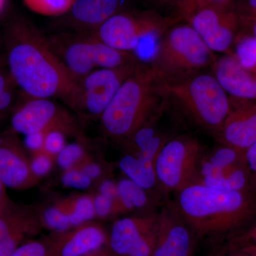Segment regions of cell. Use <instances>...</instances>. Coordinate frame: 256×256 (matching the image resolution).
Segmentation results:
<instances>
[{
    "label": "cell",
    "mask_w": 256,
    "mask_h": 256,
    "mask_svg": "<svg viewBox=\"0 0 256 256\" xmlns=\"http://www.w3.org/2000/svg\"><path fill=\"white\" fill-rule=\"evenodd\" d=\"M4 44L10 76L28 98H58L70 108L77 88L72 76L50 48L48 38L22 16L5 26Z\"/></svg>",
    "instance_id": "obj_1"
},
{
    "label": "cell",
    "mask_w": 256,
    "mask_h": 256,
    "mask_svg": "<svg viewBox=\"0 0 256 256\" xmlns=\"http://www.w3.org/2000/svg\"><path fill=\"white\" fill-rule=\"evenodd\" d=\"M176 194L175 205L196 237L232 234L256 216V194L210 188L200 183Z\"/></svg>",
    "instance_id": "obj_2"
},
{
    "label": "cell",
    "mask_w": 256,
    "mask_h": 256,
    "mask_svg": "<svg viewBox=\"0 0 256 256\" xmlns=\"http://www.w3.org/2000/svg\"><path fill=\"white\" fill-rule=\"evenodd\" d=\"M158 84L148 64H138L100 118L107 137L122 142L160 116L166 104Z\"/></svg>",
    "instance_id": "obj_3"
},
{
    "label": "cell",
    "mask_w": 256,
    "mask_h": 256,
    "mask_svg": "<svg viewBox=\"0 0 256 256\" xmlns=\"http://www.w3.org/2000/svg\"><path fill=\"white\" fill-rule=\"evenodd\" d=\"M166 104H172L198 128L214 136L230 109V99L213 74L203 72L174 82H159Z\"/></svg>",
    "instance_id": "obj_4"
},
{
    "label": "cell",
    "mask_w": 256,
    "mask_h": 256,
    "mask_svg": "<svg viewBox=\"0 0 256 256\" xmlns=\"http://www.w3.org/2000/svg\"><path fill=\"white\" fill-rule=\"evenodd\" d=\"M216 57L188 24H175L160 37L148 64L159 82H174L212 67Z\"/></svg>",
    "instance_id": "obj_5"
},
{
    "label": "cell",
    "mask_w": 256,
    "mask_h": 256,
    "mask_svg": "<svg viewBox=\"0 0 256 256\" xmlns=\"http://www.w3.org/2000/svg\"><path fill=\"white\" fill-rule=\"evenodd\" d=\"M181 20L151 11H120L90 33L106 44L132 53L141 63L148 64L162 35Z\"/></svg>",
    "instance_id": "obj_6"
},
{
    "label": "cell",
    "mask_w": 256,
    "mask_h": 256,
    "mask_svg": "<svg viewBox=\"0 0 256 256\" xmlns=\"http://www.w3.org/2000/svg\"><path fill=\"white\" fill-rule=\"evenodd\" d=\"M47 38L56 56L77 82L96 69L118 68L139 62L132 53L109 46L90 32L68 31Z\"/></svg>",
    "instance_id": "obj_7"
},
{
    "label": "cell",
    "mask_w": 256,
    "mask_h": 256,
    "mask_svg": "<svg viewBox=\"0 0 256 256\" xmlns=\"http://www.w3.org/2000/svg\"><path fill=\"white\" fill-rule=\"evenodd\" d=\"M205 152L200 141L192 136L170 138L156 156L154 168L158 186L164 193H176L194 183Z\"/></svg>",
    "instance_id": "obj_8"
},
{
    "label": "cell",
    "mask_w": 256,
    "mask_h": 256,
    "mask_svg": "<svg viewBox=\"0 0 256 256\" xmlns=\"http://www.w3.org/2000/svg\"><path fill=\"white\" fill-rule=\"evenodd\" d=\"M158 118L153 119L122 141L124 154L118 164L127 178L148 192L158 186L154 168L156 156L170 139L156 128Z\"/></svg>",
    "instance_id": "obj_9"
},
{
    "label": "cell",
    "mask_w": 256,
    "mask_h": 256,
    "mask_svg": "<svg viewBox=\"0 0 256 256\" xmlns=\"http://www.w3.org/2000/svg\"><path fill=\"white\" fill-rule=\"evenodd\" d=\"M138 63L112 68H98L80 78L70 108L82 117L100 119Z\"/></svg>",
    "instance_id": "obj_10"
},
{
    "label": "cell",
    "mask_w": 256,
    "mask_h": 256,
    "mask_svg": "<svg viewBox=\"0 0 256 256\" xmlns=\"http://www.w3.org/2000/svg\"><path fill=\"white\" fill-rule=\"evenodd\" d=\"M245 152L223 144L205 152L194 183L220 190L252 191Z\"/></svg>",
    "instance_id": "obj_11"
},
{
    "label": "cell",
    "mask_w": 256,
    "mask_h": 256,
    "mask_svg": "<svg viewBox=\"0 0 256 256\" xmlns=\"http://www.w3.org/2000/svg\"><path fill=\"white\" fill-rule=\"evenodd\" d=\"M10 128L24 136L60 130L67 136L84 138L78 120L52 98H28L12 112Z\"/></svg>",
    "instance_id": "obj_12"
},
{
    "label": "cell",
    "mask_w": 256,
    "mask_h": 256,
    "mask_svg": "<svg viewBox=\"0 0 256 256\" xmlns=\"http://www.w3.org/2000/svg\"><path fill=\"white\" fill-rule=\"evenodd\" d=\"M158 235V212L114 220L107 246L117 256H152Z\"/></svg>",
    "instance_id": "obj_13"
},
{
    "label": "cell",
    "mask_w": 256,
    "mask_h": 256,
    "mask_svg": "<svg viewBox=\"0 0 256 256\" xmlns=\"http://www.w3.org/2000/svg\"><path fill=\"white\" fill-rule=\"evenodd\" d=\"M186 21L212 52L224 54L232 53L230 48L238 35V20L227 10V4L198 10Z\"/></svg>",
    "instance_id": "obj_14"
},
{
    "label": "cell",
    "mask_w": 256,
    "mask_h": 256,
    "mask_svg": "<svg viewBox=\"0 0 256 256\" xmlns=\"http://www.w3.org/2000/svg\"><path fill=\"white\" fill-rule=\"evenodd\" d=\"M196 238L174 201H165L158 212V235L152 256H192Z\"/></svg>",
    "instance_id": "obj_15"
},
{
    "label": "cell",
    "mask_w": 256,
    "mask_h": 256,
    "mask_svg": "<svg viewBox=\"0 0 256 256\" xmlns=\"http://www.w3.org/2000/svg\"><path fill=\"white\" fill-rule=\"evenodd\" d=\"M38 207L12 202L0 214V256H10L41 233Z\"/></svg>",
    "instance_id": "obj_16"
},
{
    "label": "cell",
    "mask_w": 256,
    "mask_h": 256,
    "mask_svg": "<svg viewBox=\"0 0 256 256\" xmlns=\"http://www.w3.org/2000/svg\"><path fill=\"white\" fill-rule=\"evenodd\" d=\"M18 134L11 128L0 132V180L6 188L23 190L40 178L32 172L30 154Z\"/></svg>",
    "instance_id": "obj_17"
},
{
    "label": "cell",
    "mask_w": 256,
    "mask_h": 256,
    "mask_svg": "<svg viewBox=\"0 0 256 256\" xmlns=\"http://www.w3.org/2000/svg\"><path fill=\"white\" fill-rule=\"evenodd\" d=\"M230 109L214 137L220 144L246 152L256 142V102L229 96Z\"/></svg>",
    "instance_id": "obj_18"
},
{
    "label": "cell",
    "mask_w": 256,
    "mask_h": 256,
    "mask_svg": "<svg viewBox=\"0 0 256 256\" xmlns=\"http://www.w3.org/2000/svg\"><path fill=\"white\" fill-rule=\"evenodd\" d=\"M52 256H82L107 245L108 234L95 220L48 236Z\"/></svg>",
    "instance_id": "obj_19"
},
{
    "label": "cell",
    "mask_w": 256,
    "mask_h": 256,
    "mask_svg": "<svg viewBox=\"0 0 256 256\" xmlns=\"http://www.w3.org/2000/svg\"><path fill=\"white\" fill-rule=\"evenodd\" d=\"M120 9L121 0H76L60 22L70 32H94Z\"/></svg>",
    "instance_id": "obj_20"
},
{
    "label": "cell",
    "mask_w": 256,
    "mask_h": 256,
    "mask_svg": "<svg viewBox=\"0 0 256 256\" xmlns=\"http://www.w3.org/2000/svg\"><path fill=\"white\" fill-rule=\"evenodd\" d=\"M212 68L229 96L256 102V76L242 68L232 53L217 58Z\"/></svg>",
    "instance_id": "obj_21"
},
{
    "label": "cell",
    "mask_w": 256,
    "mask_h": 256,
    "mask_svg": "<svg viewBox=\"0 0 256 256\" xmlns=\"http://www.w3.org/2000/svg\"><path fill=\"white\" fill-rule=\"evenodd\" d=\"M55 203L70 216L73 227L96 218L92 195H75L57 200Z\"/></svg>",
    "instance_id": "obj_22"
},
{
    "label": "cell",
    "mask_w": 256,
    "mask_h": 256,
    "mask_svg": "<svg viewBox=\"0 0 256 256\" xmlns=\"http://www.w3.org/2000/svg\"><path fill=\"white\" fill-rule=\"evenodd\" d=\"M118 198L124 214L142 210L149 202L148 191L126 176L117 182Z\"/></svg>",
    "instance_id": "obj_23"
},
{
    "label": "cell",
    "mask_w": 256,
    "mask_h": 256,
    "mask_svg": "<svg viewBox=\"0 0 256 256\" xmlns=\"http://www.w3.org/2000/svg\"><path fill=\"white\" fill-rule=\"evenodd\" d=\"M232 52L239 64L256 76V38L252 35H238Z\"/></svg>",
    "instance_id": "obj_24"
},
{
    "label": "cell",
    "mask_w": 256,
    "mask_h": 256,
    "mask_svg": "<svg viewBox=\"0 0 256 256\" xmlns=\"http://www.w3.org/2000/svg\"><path fill=\"white\" fill-rule=\"evenodd\" d=\"M40 220L43 228L52 232H60L73 228L70 216L60 210L56 204L38 208Z\"/></svg>",
    "instance_id": "obj_25"
},
{
    "label": "cell",
    "mask_w": 256,
    "mask_h": 256,
    "mask_svg": "<svg viewBox=\"0 0 256 256\" xmlns=\"http://www.w3.org/2000/svg\"><path fill=\"white\" fill-rule=\"evenodd\" d=\"M76 0H22L25 6L33 12L47 16L65 14Z\"/></svg>",
    "instance_id": "obj_26"
},
{
    "label": "cell",
    "mask_w": 256,
    "mask_h": 256,
    "mask_svg": "<svg viewBox=\"0 0 256 256\" xmlns=\"http://www.w3.org/2000/svg\"><path fill=\"white\" fill-rule=\"evenodd\" d=\"M85 146L80 142L66 144L56 156V162L60 169L65 170L76 168L86 160L90 159Z\"/></svg>",
    "instance_id": "obj_27"
},
{
    "label": "cell",
    "mask_w": 256,
    "mask_h": 256,
    "mask_svg": "<svg viewBox=\"0 0 256 256\" xmlns=\"http://www.w3.org/2000/svg\"><path fill=\"white\" fill-rule=\"evenodd\" d=\"M15 85L8 70L0 68V124L11 112L14 104Z\"/></svg>",
    "instance_id": "obj_28"
},
{
    "label": "cell",
    "mask_w": 256,
    "mask_h": 256,
    "mask_svg": "<svg viewBox=\"0 0 256 256\" xmlns=\"http://www.w3.org/2000/svg\"><path fill=\"white\" fill-rule=\"evenodd\" d=\"M229 0H183L175 8L176 18L186 20L194 13L208 6L228 4Z\"/></svg>",
    "instance_id": "obj_29"
},
{
    "label": "cell",
    "mask_w": 256,
    "mask_h": 256,
    "mask_svg": "<svg viewBox=\"0 0 256 256\" xmlns=\"http://www.w3.org/2000/svg\"><path fill=\"white\" fill-rule=\"evenodd\" d=\"M31 168L37 178H42L48 174L56 162V156H52L44 150L30 152Z\"/></svg>",
    "instance_id": "obj_30"
},
{
    "label": "cell",
    "mask_w": 256,
    "mask_h": 256,
    "mask_svg": "<svg viewBox=\"0 0 256 256\" xmlns=\"http://www.w3.org/2000/svg\"><path fill=\"white\" fill-rule=\"evenodd\" d=\"M10 256H52L48 236L25 242Z\"/></svg>",
    "instance_id": "obj_31"
},
{
    "label": "cell",
    "mask_w": 256,
    "mask_h": 256,
    "mask_svg": "<svg viewBox=\"0 0 256 256\" xmlns=\"http://www.w3.org/2000/svg\"><path fill=\"white\" fill-rule=\"evenodd\" d=\"M60 182L66 188L85 190L92 186V180L78 168H72L64 171Z\"/></svg>",
    "instance_id": "obj_32"
},
{
    "label": "cell",
    "mask_w": 256,
    "mask_h": 256,
    "mask_svg": "<svg viewBox=\"0 0 256 256\" xmlns=\"http://www.w3.org/2000/svg\"><path fill=\"white\" fill-rule=\"evenodd\" d=\"M67 134L60 130H52L46 132L44 150L52 156H56L57 154L66 146V137Z\"/></svg>",
    "instance_id": "obj_33"
},
{
    "label": "cell",
    "mask_w": 256,
    "mask_h": 256,
    "mask_svg": "<svg viewBox=\"0 0 256 256\" xmlns=\"http://www.w3.org/2000/svg\"><path fill=\"white\" fill-rule=\"evenodd\" d=\"M256 245V220L250 228L236 236L232 240V246L240 248Z\"/></svg>",
    "instance_id": "obj_34"
},
{
    "label": "cell",
    "mask_w": 256,
    "mask_h": 256,
    "mask_svg": "<svg viewBox=\"0 0 256 256\" xmlns=\"http://www.w3.org/2000/svg\"><path fill=\"white\" fill-rule=\"evenodd\" d=\"M46 132H36L24 136V146L30 152L44 149Z\"/></svg>",
    "instance_id": "obj_35"
},
{
    "label": "cell",
    "mask_w": 256,
    "mask_h": 256,
    "mask_svg": "<svg viewBox=\"0 0 256 256\" xmlns=\"http://www.w3.org/2000/svg\"><path fill=\"white\" fill-rule=\"evenodd\" d=\"M245 154L250 171V188L256 194V142L246 151Z\"/></svg>",
    "instance_id": "obj_36"
},
{
    "label": "cell",
    "mask_w": 256,
    "mask_h": 256,
    "mask_svg": "<svg viewBox=\"0 0 256 256\" xmlns=\"http://www.w3.org/2000/svg\"><path fill=\"white\" fill-rule=\"evenodd\" d=\"M75 168H78V169L82 170L87 176L92 178V181L100 178L102 175V166L98 163L92 161V160H90V158L86 160Z\"/></svg>",
    "instance_id": "obj_37"
},
{
    "label": "cell",
    "mask_w": 256,
    "mask_h": 256,
    "mask_svg": "<svg viewBox=\"0 0 256 256\" xmlns=\"http://www.w3.org/2000/svg\"><path fill=\"white\" fill-rule=\"evenodd\" d=\"M101 194L110 198H118V192L117 182L110 178H105L102 180L98 186V192Z\"/></svg>",
    "instance_id": "obj_38"
},
{
    "label": "cell",
    "mask_w": 256,
    "mask_h": 256,
    "mask_svg": "<svg viewBox=\"0 0 256 256\" xmlns=\"http://www.w3.org/2000/svg\"><path fill=\"white\" fill-rule=\"evenodd\" d=\"M12 201L10 200L6 192V186L0 180V214L4 212Z\"/></svg>",
    "instance_id": "obj_39"
},
{
    "label": "cell",
    "mask_w": 256,
    "mask_h": 256,
    "mask_svg": "<svg viewBox=\"0 0 256 256\" xmlns=\"http://www.w3.org/2000/svg\"><path fill=\"white\" fill-rule=\"evenodd\" d=\"M82 256H117L114 255V252H111L107 245L105 246L101 247L100 248L96 249L92 252H88L85 255Z\"/></svg>",
    "instance_id": "obj_40"
},
{
    "label": "cell",
    "mask_w": 256,
    "mask_h": 256,
    "mask_svg": "<svg viewBox=\"0 0 256 256\" xmlns=\"http://www.w3.org/2000/svg\"><path fill=\"white\" fill-rule=\"evenodd\" d=\"M236 248L240 249L249 256H256V245L246 246Z\"/></svg>",
    "instance_id": "obj_41"
},
{
    "label": "cell",
    "mask_w": 256,
    "mask_h": 256,
    "mask_svg": "<svg viewBox=\"0 0 256 256\" xmlns=\"http://www.w3.org/2000/svg\"><path fill=\"white\" fill-rule=\"evenodd\" d=\"M226 256H249L247 255L245 252H242V250H240V249L232 247V252H230V254Z\"/></svg>",
    "instance_id": "obj_42"
},
{
    "label": "cell",
    "mask_w": 256,
    "mask_h": 256,
    "mask_svg": "<svg viewBox=\"0 0 256 256\" xmlns=\"http://www.w3.org/2000/svg\"><path fill=\"white\" fill-rule=\"evenodd\" d=\"M160 1L164 3H171V4H174V6H176L178 3L181 2L183 0H160Z\"/></svg>",
    "instance_id": "obj_43"
},
{
    "label": "cell",
    "mask_w": 256,
    "mask_h": 256,
    "mask_svg": "<svg viewBox=\"0 0 256 256\" xmlns=\"http://www.w3.org/2000/svg\"><path fill=\"white\" fill-rule=\"evenodd\" d=\"M6 0H0V13L4 10L5 5H6Z\"/></svg>",
    "instance_id": "obj_44"
},
{
    "label": "cell",
    "mask_w": 256,
    "mask_h": 256,
    "mask_svg": "<svg viewBox=\"0 0 256 256\" xmlns=\"http://www.w3.org/2000/svg\"><path fill=\"white\" fill-rule=\"evenodd\" d=\"M248 3L252 9L256 10V0H248Z\"/></svg>",
    "instance_id": "obj_45"
},
{
    "label": "cell",
    "mask_w": 256,
    "mask_h": 256,
    "mask_svg": "<svg viewBox=\"0 0 256 256\" xmlns=\"http://www.w3.org/2000/svg\"><path fill=\"white\" fill-rule=\"evenodd\" d=\"M252 35L256 38V23L254 24V26H252Z\"/></svg>",
    "instance_id": "obj_46"
},
{
    "label": "cell",
    "mask_w": 256,
    "mask_h": 256,
    "mask_svg": "<svg viewBox=\"0 0 256 256\" xmlns=\"http://www.w3.org/2000/svg\"></svg>",
    "instance_id": "obj_47"
}]
</instances>
